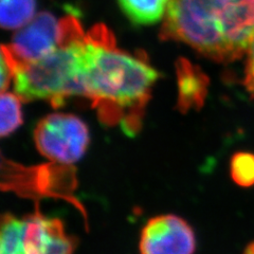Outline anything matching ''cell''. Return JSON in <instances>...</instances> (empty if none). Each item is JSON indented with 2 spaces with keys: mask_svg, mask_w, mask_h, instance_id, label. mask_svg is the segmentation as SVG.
Wrapping results in <instances>:
<instances>
[{
  "mask_svg": "<svg viewBox=\"0 0 254 254\" xmlns=\"http://www.w3.org/2000/svg\"><path fill=\"white\" fill-rule=\"evenodd\" d=\"M158 77L145 60L117 49L114 35L104 25L93 27L85 35L86 98L98 108L103 124L120 122L126 134L134 136L141 128L143 110Z\"/></svg>",
  "mask_w": 254,
  "mask_h": 254,
  "instance_id": "1",
  "label": "cell"
},
{
  "mask_svg": "<svg viewBox=\"0 0 254 254\" xmlns=\"http://www.w3.org/2000/svg\"><path fill=\"white\" fill-rule=\"evenodd\" d=\"M85 42L61 47L47 57L18 64L14 91L23 102L46 100L60 108L71 95L86 97L83 78Z\"/></svg>",
  "mask_w": 254,
  "mask_h": 254,
  "instance_id": "2",
  "label": "cell"
},
{
  "mask_svg": "<svg viewBox=\"0 0 254 254\" xmlns=\"http://www.w3.org/2000/svg\"><path fill=\"white\" fill-rule=\"evenodd\" d=\"M160 37L185 43L213 61L228 62L216 26L214 0H170Z\"/></svg>",
  "mask_w": 254,
  "mask_h": 254,
  "instance_id": "3",
  "label": "cell"
},
{
  "mask_svg": "<svg viewBox=\"0 0 254 254\" xmlns=\"http://www.w3.org/2000/svg\"><path fill=\"white\" fill-rule=\"evenodd\" d=\"M37 150L51 161L71 164L82 159L90 143L88 126L70 114H51L35 127Z\"/></svg>",
  "mask_w": 254,
  "mask_h": 254,
  "instance_id": "4",
  "label": "cell"
},
{
  "mask_svg": "<svg viewBox=\"0 0 254 254\" xmlns=\"http://www.w3.org/2000/svg\"><path fill=\"white\" fill-rule=\"evenodd\" d=\"M139 250L141 254H194V230L174 214L155 216L142 229Z\"/></svg>",
  "mask_w": 254,
  "mask_h": 254,
  "instance_id": "5",
  "label": "cell"
},
{
  "mask_svg": "<svg viewBox=\"0 0 254 254\" xmlns=\"http://www.w3.org/2000/svg\"><path fill=\"white\" fill-rule=\"evenodd\" d=\"M215 19L229 62L249 51L254 42V0H215Z\"/></svg>",
  "mask_w": 254,
  "mask_h": 254,
  "instance_id": "6",
  "label": "cell"
},
{
  "mask_svg": "<svg viewBox=\"0 0 254 254\" xmlns=\"http://www.w3.org/2000/svg\"><path fill=\"white\" fill-rule=\"evenodd\" d=\"M61 20L49 12H42L20 28L7 46L19 64H27L51 54L61 48Z\"/></svg>",
  "mask_w": 254,
  "mask_h": 254,
  "instance_id": "7",
  "label": "cell"
},
{
  "mask_svg": "<svg viewBox=\"0 0 254 254\" xmlns=\"http://www.w3.org/2000/svg\"><path fill=\"white\" fill-rule=\"evenodd\" d=\"M25 221L27 254H73L76 241L65 232L60 219L48 218L36 212Z\"/></svg>",
  "mask_w": 254,
  "mask_h": 254,
  "instance_id": "8",
  "label": "cell"
},
{
  "mask_svg": "<svg viewBox=\"0 0 254 254\" xmlns=\"http://www.w3.org/2000/svg\"><path fill=\"white\" fill-rule=\"evenodd\" d=\"M178 103L181 113L199 110L208 94L209 78L199 67L194 66L186 59H179L176 63Z\"/></svg>",
  "mask_w": 254,
  "mask_h": 254,
  "instance_id": "9",
  "label": "cell"
},
{
  "mask_svg": "<svg viewBox=\"0 0 254 254\" xmlns=\"http://www.w3.org/2000/svg\"><path fill=\"white\" fill-rule=\"evenodd\" d=\"M118 2L132 23L147 26L164 18L170 0H118Z\"/></svg>",
  "mask_w": 254,
  "mask_h": 254,
  "instance_id": "10",
  "label": "cell"
},
{
  "mask_svg": "<svg viewBox=\"0 0 254 254\" xmlns=\"http://www.w3.org/2000/svg\"><path fill=\"white\" fill-rule=\"evenodd\" d=\"M36 0H0V23L6 30L20 29L35 17Z\"/></svg>",
  "mask_w": 254,
  "mask_h": 254,
  "instance_id": "11",
  "label": "cell"
},
{
  "mask_svg": "<svg viewBox=\"0 0 254 254\" xmlns=\"http://www.w3.org/2000/svg\"><path fill=\"white\" fill-rule=\"evenodd\" d=\"M25 229V220H20L10 213L3 214L0 234V254H27Z\"/></svg>",
  "mask_w": 254,
  "mask_h": 254,
  "instance_id": "12",
  "label": "cell"
},
{
  "mask_svg": "<svg viewBox=\"0 0 254 254\" xmlns=\"http://www.w3.org/2000/svg\"><path fill=\"white\" fill-rule=\"evenodd\" d=\"M21 99L16 93L2 92L0 99V113H1V123H0V134L7 137L17 130L23 122Z\"/></svg>",
  "mask_w": 254,
  "mask_h": 254,
  "instance_id": "13",
  "label": "cell"
},
{
  "mask_svg": "<svg viewBox=\"0 0 254 254\" xmlns=\"http://www.w3.org/2000/svg\"><path fill=\"white\" fill-rule=\"evenodd\" d=\"M230 175L238 187H254V154L235 153L230 160Z\"/></svg>",
  "mask_w": 254,
  "mask_h": 254,
  "instance_id": "14",
  "label": "cell"
},
{
  "mask_svg": "<svg viewBox=\"0 0 254 254\" xmlns=\"http://www.w3.org/2000/svg\"><path fill=\"white\" fill-rule=\"evenodd\" d=\"M246 88L249 91L252 99L254 100V42L252 43L248 51L247 67H246V77H245Z\"/></svg>",
  "mask_w": 254,
  "mask_h": 254,
  "instance_id": "15",
  "label": "cell"
},
{
  "mask_svg": "<svg viewBox=\"0 0 254 254\" xmlns=\"http://www.w3.org/2000/svg\"><path fill=\"white\" fill-rule=\"evenodd\" d=\"M244 254H254V242L247 245V247L245 248Z\"/></svg>",
  "mask_w": 254,
  "mask_h": 254,
  "instance_id": "16",
  "label": "cell"
}]
</instances>
